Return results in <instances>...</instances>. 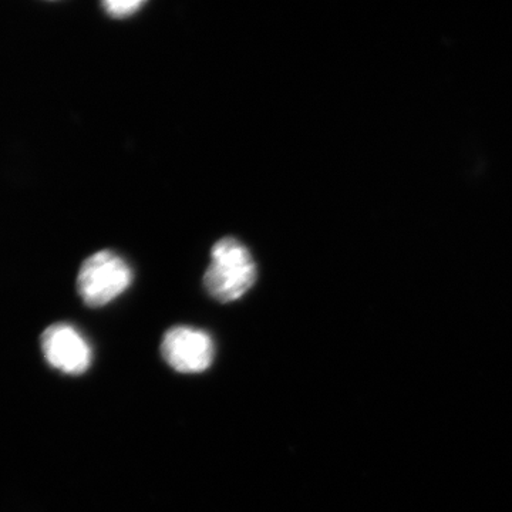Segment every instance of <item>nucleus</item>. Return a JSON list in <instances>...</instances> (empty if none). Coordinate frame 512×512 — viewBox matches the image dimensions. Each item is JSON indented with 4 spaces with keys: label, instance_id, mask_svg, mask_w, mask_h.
<instances>
[{
    "label": "nucleus",
    "instance_id": "1",
    "mask_svg": "<svg viewBox=\"0 0 512 512\" xmlns=\"http://www.w3.org/2000/svg\"><path fill=\"white\" fill-rule=\"evenodd\" d=\"M256 275V264L249 249L239 239L225 237L211 249L204 285L218 302H235L251 291Z\"/></svg>",
    "mask_w": 512,
    "mask_h": 512
},
{
    "label": "nucleus",
    "instance_id": "5",
    "mask_svg": "<svg viewBox=\"0 0 512 512\" xmlns=\"http://www.w3.org/2000/svg\"><path fill=\"white\" fill-rule=\"evenodd\" d=\"M144 5H146V2H141V0H137V2H134V0H128V2L110 0V2H104L101 6L111 18L126 19L137 13Z\"/></svg>",
    "mask_w": 512,
    "mask_h": 512
},
{
    "label": "nucleus",
    "instance_id": "3",
    "mask_svg": "<svg viewBox=\"0 0 512 512\" xmlns=\"http://www.w3.org/2000/svg\"><path fill=\"white\" fill-rule=\"evenodd\" d=\"M161 355L175 372L202 373L214 362V342L200 329L177 326L165 333Z\"/></svg>",
    "mask_w": 512,
    "mask_h": 512
},
{
    "label": "nucleus",
    "instance_id": "2",
    "mask_svg": "<svg viewBox=\"0 0 512 512\" xmlns=\"http://www.w3.org/2000/svg\"><path fill=\"white\" fill-rule=\"evenodd\" d=\"M133 271L126 259L113 251H99L83 262L77 276V291L90 308L109 305L127 291Z\"/></svg>",
    "mask_w": 512,
    "mask_h": 512
},
{
    "label": "nucleus",
    "instance_id": "4",
    "mask_svg": "<svg viewBox=\"0 0 512 512\" xmlns=\"http://www.w3.org/2000/svg\"><path fill=\"white\" fill-rule=\"evenodd\" d=\"M47 363L66 375H83L92 365V349L79 330L67 323H56L42 335Z\"/></svg>",
    "mask_w": 512,
    "mask_h": 512
}]
</instances>
